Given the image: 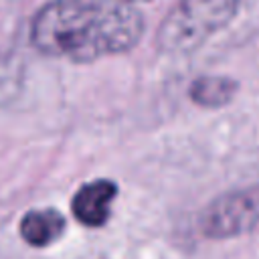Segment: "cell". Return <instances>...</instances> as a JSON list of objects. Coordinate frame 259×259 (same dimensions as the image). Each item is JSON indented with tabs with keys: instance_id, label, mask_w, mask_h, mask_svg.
Masks as SVG:
<instances>
[{
	"instance_id": "cell-1",
	"label": "cell",
	"mask_w": 259,
	"mask_h": 259,
	"mask_svg": "<svg viewBox=\"0 0 259 259\" xmlns=\"http://www.w3.org/2000/svg\"><path fill=\"white\" fill-rule=\"evenodd\" d=\"M144 32V16L123 0H51L30 26L32 45L75 63L132 51Z\"/></svg>"
},
{
	"instance_id": "cell-5",
	"label": "cell",
	"mask_w": 259,
	"mask_h": 259,
	"mask_svg": "<svg viewBox=\"0 0 259 259\" xmlns=\"http://www.w3.org/2000/svg\"><path fill=\"white\" fill-rule=\"evenodd\" d=\"M65 231V219L55 208L28 210L20 221V235L30 247H49Z\"/></svg>"
},
{
	"instance_id": "cell-4",
	"label": "cell",
	"mask_w": 259,
	"mask_h": 259,
	"mask_svg": "<svg viewBox=\"0 0 259 259\" xmlns=\"http://www.w3.org/2000/svg\"><path fill=\"white\" fill-rule=\"evenodd\" d=\"M117 196V184L107 178L91 180L73 194L71 200V210L75 219L91 229L103 227L109 221L111 214V204Z\"/></svg>"
},
{
	"instance_id": "cell-2",
	"label": "cell",
	"mask_w": 259,
	"mask_h": 259,
	"mask_svg": "<svg viewBox=\"0 0 259 259\" xmlns=\"http://www.w3.org/2000/svg\"><path fill=\"white\" fill-rule=\"evenodd\" d=\"M239 4L241 0H178L160 24L156 42L168 55L192 53L231 24Z\"/></svg>"
},
{
	"instance_id": "cell-6",
	"label": "cell",
	"mask_w": 259,
	"mask_h": 259,
	"mask_svg": "<svg viewBox=\"0 0 259 259\" xmlns=\"http://www.w3.org/2000/svg\"><path fill=\"white\" fill-rule=\"evenodd\" d=\"M237 89L239 85L231 77L202 75L190 83L188 95L200 107H223L235 97Z\"/></svg>"
},
{
	"instance_id": "cell-7",
	"label": "cell",
	"mask_w": 259,
	"mask_h": 259,
	"mask_svg": "<svg viewBox=\"0 0 259 259\" xmlns=\"http://www.w3.org/2000/svg\"><path fill=\"white\" fill-rule=\"evenodd\" d=\"M123 2H130V4H140V2H148V0H123Z\"/></svg>"
},
{
	"instance_id": "cell-3",
	"label": "cell",
	"mask_w": 259,
	"mask_h": 259,
	"mask_svg": "<svg viewBox=\"0 0 259 259\" xmlns=\"http://www.w3.org/2000/svg\"><path fill=\"white\" fill-rule=\"evenodd\" d=\"M259 227V186L231 190L210 200L198 217V229L208 239H233Z\"/></svg>"
}]
</instances>
